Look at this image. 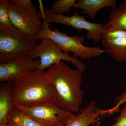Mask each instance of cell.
I'll return each mask as SVG.
<instances>
[{
  "instance_id": "obj_18",
  "label": "cell",
  "mask_w": 126,
  "mask_h": 126,
  "mask_svg": "<svg viewBox=\"0 0 126 126\" xmlns=\"http://www.w3.org/2000/svg\"><path fill=\"white\" fill-rule=\"evenodd\" d=\"M102 38L104 40L126 39V31L113 28L106 29L102 34Z\"/></svg>"
},
{
  "instance_id": "obj_17",
  "label": "cell",
  "mask_w": 126,
  "mask_h": 126,
  "mask_svg": "<svg viewBox=\"0 0 126 126\" xmlns=\"http://www.w3.org/2000/svg\"><path fill=\"white\" fill-rule=\"evenodd\" d=\"M9 0H0V25L11 27L12 24L9 14Z\"/></svg>"
},
{
  "instance_id": "obj_15",
  "label": "cell",
  "mask_w": 126,
  "mask_h": 126,
  "mask_svg": "<svg viewBox=\"0 0 126 126\" xmlns=\"http://www.w3.org/2000/svg\"><path fill=\"white\" fill-rule=\"evenodd\" d=\"M76 0H56L53 2L51 8L52 11L59 15H63L64 13L69 14L72 7L77 9Z\"/></svg>"
},
{
  "instance_id": "obj_4",
  "label": "cell",
  "mask_w": 126,
  "mask_h": 126,
  "mask_svg": "<svg viewBox=\"0 0 126 126\" xmlns=\"http://www.w3.org/2000/svg\"><path fill=\"white\" fill-rule=\"evenodd\" d=\"M36 42L14 26L0 25V63L29 55L36 47Z\"/></svg>"
},
{
  "instance_id": "obj_10",
  "label": "cell",
  "mask_w": 126,
  "mask_h": 126,
  "mask_svg": "<svg viewBox=\"0 0 126 126\" xmlns=\"http://www.w3.org/2000/svg\"><path fill=\"white\" fill-rule=\"evenodd\" d=\"M18 110L13 92V84L0 83V126H4L12 115Z\"/></svg>"
},
{
  "instance_id": "obj_5",
  "label": "cell",
  "mask_w": 126,
  "mask_h": 126,
  "mask_svg": "<svg viewBox=\"0 0 126 126\" xmlns=\"http://www.w3.org/2000/svg\"><path fill=\"white\" fill-rule=\"evenodd\" d=\"M29 56L33 59L40 58V63L38 69L41 70L48 69L63 60L72 63L82 72L86 69V65L83 62L69 56V53L61 51L53 40L49 38L42 39Z\"/></svg>"
},
{
  "instance_id": "obj_22",
  "label": "cell",
  "mask_w": 126,
  "mask_h": 126,
  "mask_svg": "<svg viewBox=\"0 0 126 126\" xmlns=\"http://www.w3.org/2000/svg\"><path fill=\"white\" fill-rule=\"evenodd\" d=\"M4 126H19L18 124L11 120H8Z\"/></svg>"
},
{
  "instance_id": "obj_7",
  "label": "cell",
  "mask_w": 126,
  "mask_h": 126,
  "mask_svg": "<svg viewBox=\"0 0 126 126\" xmlns=\"http://www.w3.org/2000/svg\"><path fill=\"white\" fill-rule=\"evenodd\" d=\"M23 7L9 0V14L12 24L24 33L34 39L43 29L44 21L41 12Z\"/></svg>"
},
{
  "instance_id": "obj_11",
  "label": "cell",
  "mask_w": 126,
  "mask_h": 126,
  "mask_svg": "<svg viewBox=\"0 0 126 126\" xmlns=\"http://www.w3.org/2000/svg\"><path fill=\"white\" fill-rule=\"evenodd\" d=\"M100 108H96V104L91 101L87 107L80 110V113L65 118L64 126H89L98 123L102 116Z\"/></svg>"
},
{
  "instance_id": "obj_2",
  "label": "cell",
  "mask_w": 126,
  "mask_h": 126,
  "mask_svg": "<svg viewBox=\"0 0 126 126\" xmlns=\"http://www.w3.org/2000/svg\"><path fill=\"white\" fill-rule=\"evenodd\" d=\"M13 92L18 109L55 104L54 87L45 70L38 69L19 79L13 84Z\"/></svg>"
},
{
  "instance_id": "obj_13",
  "label": "cell",
  "mask_w": 126,
  "mask_h": 126,
  "mask_svg": "<svg viewBox=\"0 0 126 126\" xmlns=\"http://www.w3.org/2000/svg\"><path fill=\"white\" fill-rule=\"evenodd\" d=\"M105 52L116 62H126V39L101 40Z\"/></svg>"
},
{
  "instance_id": "obj_3",
  "label": "cell",
  "mask_w": 126,
  "mask_h": 126,
  "mask_svg": "<svg viewBox=\"0 0 126 126\" xmlns=\"http://www.w3.org/2000/svg\"><path fill=\"white\" fill-rule=\"evenodd\" d=\"M44 21L43 29L34 38L36 41L45 38L52 39L61 51L68 53L72 52L73 57L82 60L98 58L106 52L100 46L89 47L84 45V36L75 35L69 36L59 31L56 27L52 30L49 28V23L45 20Z\"/></svg>"
},
{
  "instance_id": "obj_20",
  "label": "cell",
  "mask_w": 126,
  "mask_h": 126,
  "mask_svg": "<svg viewBox=\"0 0 126 126\" xmlns=\"http://www.w3.org/2000/svg\"><path fill=\"white\" fill-rule=\"evenodd\" d=\"M111 126H126V102L123 109L121 110V113L114 124Z\"/></svg>"
},
{
  "instance_id": "obj_23",
  "label": "cell",
  "mask_w": 126,
  "mask_h": 126,
  "mask_svg": "<svg viewBox=\"0 0 126 126\" xmlns=\"http://www.w3.org/2000/svg\"><path fill=\"white\" fill-rule=\"evenodd\" d=\"M100 126L99 125V123H96V124L94 126Z\"/></svg>"
},
{
  "instance_id": "obj_16",
  "label": "cell",
  "mask_w": 126,
  "mask_h": 126,
  "mask_svg": "<svg viewBox=\"0 0 126 126\" xmlns=\"http://www.w3.org/2000/svg\"><path fill=\"white\" fill-rule=\"evenodd\" d=\"M9 120L16 123L19 126H44L27 116L18 109L12 115Z\"/></svg>"
},
{
  "instance_id": "obj_12",
  "label": "cell",
  "mask_w": 126,
  "mask_h": 126,
  "mask_svg": "<svg viewBox=\"0 0 126 126\" xmlns=\"http://www.w3.org/2000/svg\"><path fill=\"white\" fill-rule=\"evenodd\" d=\"M77 9L82 10L81 13L87 14L88 18L94 19L98 12L106 7L113 9L117 6L116 0H79Z\"/></svg>"
},
{
  "instance_id": "obj_8",
  "label": "cell",
  "mask_w": 126,
  "mask_h": 126,
  "mask_svg": "<svg viewBox=\"0 0 126 126\" xmlns=\"http://www.w3.org/2000/svg\"><path fill=\"white\" fill-rule=\"evenodd\" d=\"M18 109L44 126H64L63 121L65 118L74 115L54 103L41 104L29 108Z\"/></svg>"
},
{
  "instance_id": "obj_1",
  "label": "cell",
  "mask_w": 126,
  "mask_h": 126,
  "mask_svg": "<svg viewBox=\"0 0 126 126\" xmlns=\"http://www.w3.org/2000/svg\"><path fill=\"white\" fill-rule=\"evenodd\" d=\"M46 72L55 90L56 105L68 112H79L84 95L81 87L82 72L74 70L63 61Z\"/></svg>"
},
{
  "instance_id": "obj_19",
  "label": "cell",
  "mask_w": 126,
  "mask_h": 126,
  "mask_svg": "<svg viewBox=\"0 0 126 126\" xmlns=\"http://www.w3.org/2000/svg\"><path fill=\"white\" fill-rule=\"evenodd\" d=\"M126 102V89L123 92L118 96L115 99V106L112 108L108 110L101 109V112L102 116L106 115H111L114 113L118 112L120 111L119 107L123 104Z\"/></svg>"
},
{
  "instance_id": "obj_9",
  "label": "cell",
  "mask_w": 126,
  "mask_h": 126,
  "mask_svg": "<svg viewBox=\"0 0 126 126\" xmlns=\"http://www.w3.org/2000/svg\"><path fill=\"white\" fill-rule=\"evenodd\" d=\"M40 63V59H33L29 55L0 63V82L13 84L21 77L38 69Z\"/></svg>"
},
{
  "instance_id": "obj_14",
  "label": "cell",
  "mask_w": 126,
  "mask_h": 126,
  "mask_svg": "<svg viewBox=\"0 0 126 126\" xmlns=\"http://www.w3.org/2000/svg\"><path fill=\"white\" fill-rule=\"evenodd\" d=\"M104 25L106 29H118L126 31V0L112 9L109 20Z\"/></svg>"
},
{
  "instance_id": "obj_21",
  "label": "cell",
  "mask_w": 126,
  "mask_h": 126,
  "mask_svg": "<svg viewBox=\"0 0 126 126\" xmlns=\"http://www.w3.org/2000/svg\"><path fill=\"white\" fill-rule=\"evenodd\" d=\"M10 1L15 4L25 8H33L36 6L31 0H11Z\"/></svg>"
},
{
  "instance_id": "obj_6",
  "label": "cell",
  "mask_w": 126,
  "mask_h": 126,
  "mask_svg": "<svg viewBox=\"0 0 126 126\" xmlns=\"http://www.w3.org/2000/svg\"><path fill=\"white\" fill-rule=\"evenodd\" d=\"M43 19L49 23L61 24L65 26H71L78 31L86 30L88 33L86 38L98 43L102 40V35L104 30V25L89 22L86 19L85 16H81L75 12L71 16L59 15L52 11L51 9L44 8Z\"/></svg>"
}]
</instances>
